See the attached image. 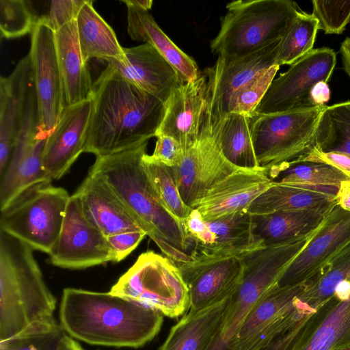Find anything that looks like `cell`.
<instances>
[{
    "mask_svg": "<svg viewBox=\"0 0 350 350\" xmlns=\"http://www.w3.org/2000/svg\"><path fill=\"white\" fill-rule=\"evenodd\" d=\"M127 7V32L133 40L152 46L178 72L183 83L200 75L196 61L186 54L163 32L151 14L145 10Z\"/></svg>",
    "mask_w": 350,
    "mask_h": 350,
    "instance_id": "obj_27",
    "label": "cell"
},
{
    "mask_svg": "<svg viewBox=\"0 0 350 350\" xmlns=\"http://www.w3.org/2000/svg\"><path fill=\"white\" fill-rule=\"evenodd\" d=\"M305 161L331 165L342 171L350 181V154L341 152H322L314 148Z\"/></svg>",
    "mask_w": 350,
    "mask_h": 350,
    "instance_id": "obj_45",
    "label": "cell"
},
{
    "mask_svg": "<svg viewBox=\"0 0 350 350\" xmlns=\"http://www.w3.org/2000/svg\"><path fill=\"white\" fill-rule=\"evenodd\" d=\"M92 107V99L64 107L44 149L43 168L48 183L64 176L84 152Z\"/></svg>",
    "mask_w": 350,
    "mask_h": 350,
    "instance_id": "obj_18",
    "label": "cell"
},
{
    "mask_svg": "<svg viewBox=\"0 0 350 350\" xmlns=\"http://www.w3.org/2000/svg\"><path fill=\"white\" fill-rule=\"evenodd\" d=\"M206 222L211 232L213 243L208 252H204L241 256L264 245L255 239L252 217L246 211Z\"/></svg>",
    "mask_w": 350,
    "mask_h": 350,
    "instance_id": "obj_32",
    "label": "cell"
},
{
    "mask_svg": "<svg viewBox=\"0 0 350 350\" xmlns=\"http://www.w3.org/2000/svg\"><path fill=\"white\" fill-rule=\"evenodd\" d=\"M350 282V243L341 250L318 276L304 284L300 302L314 312L333 296L336 287L342 282Z\"/></svg>",
    "mask_w": 350,
    "mask_h": 350,
    "instance_id": "obj_35",
    "label": "cell"
},
{
    "mask_svg": "<svg viewBox=\"0 0 350 350\" xmlns=\"http://www.w3.org/2000/svg\"><path fill=\"white\" fill-rule=\"evenodd\" d=\"M76 24L81 53L86 64L92 58L122 63L126 60L124 48L114 31L94 8L92 1L88 0L82 7Z\"/></svg>",
    "mask_w": 350,
    "mask_h": 350,
    "instance_id": "obj_30",
    "label": "cell"
},
{
    "mask_svg": "<svg viewBox=\"0 0 350 350\" xmlns=\"http://www.w3.org/2000/svg\"><path fill=\"white\" fill-rule=\"evenodd\" d=\"M142 163L162 204L171 214L184 223L193 208L183 201L171 167L153 159L147 153L143 156Z\"/></svg>",
    "mask_w": 350,
    "mask_h": 350,
    "instance_id": "obj_36",
    "label": "cell"
},
{
    "mask_svg": "<svg viewBox=\"0 0 350 350\" xmlns=\"http://www.w3.org/2000/svg\"><path fill=\"white\" fill-rule=\"evenodd\" d=\"M92 107L84 152L101 157L155 137L164 103L107 65L94 83Z\"/></svg>",
    "mask_w": 350,
    "mask_h": 350,
    "instance_id": "obj_1",
    "label": "cell"
},
{
    "mask_svg": "<svg viewBox=\"0 0 350 350\" xmlns=\"http://www.w3.org/2000/svg\"><path fill=\"white\" fill-rule=\"evenodd\" d=\"M189 291V310H198L228 299L241 284V256L194 252L191 260L176 264Z\"/></svg>",
    "mask_w": 350,
    "mask_h": 350,
    "instance_id": "obj_14",
    "label": "cell"
},
{
    "mask_svg": "<svg viewBox=\"0 0 350 350\" xmlns=\"http://www.w3.org/2000/svg\"><path fill=\"white\" fill-rule=\"evenodd\" d=\"M80 350H84V349L82 348V349H81Z\"/></svg>",
    "mask_w": 350,
    "mask_h": 350,
    "instance_id": "obj_51",
    "label": "cell"
},
{
    "mask_svg": "<svg viewBox=\"0 0 350 350\" xmlns=\"http://www.w3.org/2000/svg\"><path fill=\"white\" fill-rule=\"evenodd\" d=\"M148 143L96 157L89 172L111 187L164 256L176 264L187 262L192 258L194 243L185 224L162 204L148 178L142 163Z\"/></svg>",
    "mask_w": 350,
    "mask_h": 350,
    "instance_id": "obj_2",
    "label": "cell"
},
{
    "mask_svg": "<svg viewBox=\"0 0 350 350\" xmlns=\"http://www.w3.org/2000/svg\"><path fill=\"white\" fill-rule=\"evenodd\" d=\"M350 348V297L334 295L308 319L290 350H342Z\"/></svg>",
    "mask_w": 350,
    "mask_h": 350,
    "instance_id": "obj_23",
    "label": "cell"
},
{
    "mask_svg": "<svg viewBox=\"0 0 350 350\" xmlns=\"http://www.w3.org/2000/svg\"><path fill=\"white\" fill-rule=\"evenodd\" d=\"M126 60H107L124 79L165 103L172 91L184 83L176 70L152 46L143 44L124 48Z\"/></svg>",
    "mask_w": 350,
    "mask_h": 350,
    "instance_id": "obj_21",
    "label": "cell"
},
{
    "mask_svg": "<svg viewBox=\"0 0 350 350\" xmlns=\"http://www.w3.org/2000/svg\"><path fill=\"white\" fill-rule=\"evenodd\" d=\"M88 0H53L49 2L47 12L40 17V21L54 32L75 21Z\"/></svg>",
    "mask_w": 350,
    "mask_h": 350,
    "instance_id": "obj_42",
    "label": "cell"
},
{
    "mask_svg": "<svg viewBox=\"0 0 350 350\" xmlns=\"http://www.w3.org/2000/svg\"><path fill=\"white\" fill-rule=\"evenodd\" d=\"M337 204L318 208L252 215L253 234L264 245L299 237L316 230Z\"/></svg>",
    "mask_w": 350,
    "mask_h": 350,
    "instance_id": "obj_26",
    "label": "cell"
},
{
    "mask_svg": "<svg viewBox=\"0 0 350 350\" xmlns=\"http://www.w3.org/2000/svg\"><path fill=\"white\" fill-rule=\"evenodd\" d=\"M70 197L51 183L38 185L1 211L0 229L49 254L61 232Z\"/></svg>",
    "mask_w": 350,
    "mask_h": 350,
    "instance_id": "obj_8",
    "label": "cell"
},
{
    "mask_svg": "<svg viewBox=\"0 0 350 350\" xmlns=\"http://www.w3.org/2000/svg\"><path fill=\"white\" fill-rule=\"evenodd\" d=\"M314 149L350 154V100L325 107L317 125Z\"/></svg>",
    "mask_w": 350,
    "mask_h": 350,
    "instance_id": "obj_34",
    "label": "cell"
},
{
    "mask_svg": "<svg viewBox=\"0 0 350 350\" xmlns=\"http://www.w3.org/2000/svg\"><path fill=\"white\" fill-rule=\"evenodd\" d=\"M32 85L29 54L8 77H0V175L5 171L23 123Z\"/></svg>",
    "mask_w": 350,
    "mask_h": 350,
    "instance_id": "obj_22",
    "label": "cell"
},
{
    "mask_svg": "<svg viewBox=\"0 0 350 350\" xmlns=\"http://www.w3.org/2000/svg\"><path fill=\"white\" fill-rule=\"evenodd\" d=\"M156 137L155 147L150 157L170 167L177 166L183 154L180 144L169 136L158 135Z\"/></svg>",
    "mask_w": 350,
    "mask_h": 350,
    "instance_id": "obj_44",
    "label": "cell"
},
{
    "mask_svg": "<svg viewBox=\"0 0 350 350\" xmlns=\"http://www.w3.org/2000/svg\"><path fill=\"white\" fill-rule=\"evenodd\" d=\"M49 135L40 127L33 85L8 164L0 175V211L8 208L28 191L49 183L43 168V153Z\"/></svg>",
    "mask_w": 350,
    "mask_h": 350,
    "instance_id": "obj_9",
    "label": "cell"
},
{
    "mask_svg": "<svg viewBox=\"0 0 350 350\" xmlns=\"http://www.w3.org/2000/svg\"><path fill=\"white\" fill-rule=\"evenodd\" d=\"M226 9L210 42L217 56H243L281 40L301 11L291 0H237Z\"/></svg>",
    "mask_w": 350,
    "mask_h": 350,
    "instance_id": "obj_5",
    "label": "cell"
},
{
    "mask_svg": "<svg viewBox=\"0 0 350 350\" xmlns=\"http://www.w3.org/2000/svg\"><path fill=\"white\" fill-rule=\"evenodd\" d=\"M171 169L183 201L194 208L215 184L241 168L224 157L209 131L202 130L198 143Z\"/></svg>",
    "mask_w": 350,
    "mask_h": 350,
    "instance_id": "obj_16",
    "label": "cell"
},
{
    "mask_svg": "<svg viewBox=\"0 0 350 350\" xmlns=\"http://www.w3.org/2000/svg\"><path fill=\"white\" fill-rule=\"evenodd\" d=\"M55 266L83 269L113 262L107 238L86 218L78 196H70L62 228L49 254Z\"/></svg>",
    "mask_w": 350,
    "mask_h": 350,
    "instance_id": "obj_13",
    "label": "cell"
},
{
    "mask_svg": "<svg viewBox=\"0 0 350 350\" xmlns=\"http://www.w3.org/2000/svg\"><path fill=\"white\" fill-rule=\"evenodd\" d=\"M338 188H317L273 184L246 209L252 215L318 208L337 204Z\"/></svg>",
    "mask_w": 350,
    "mask_h": 350,
    "instance_id": "obj_29",
    "label": "cell"
},
{
    "mask_svg": "<svg viewBox=\"0 0 350 350\" xmlns=\"http://www.w3.org/2000/svg\"><path fill=\"white\" fill-rule=\"evenodd\" d=\"M281 40L240 57L218 56L204 71L206 106L201 130H209L228 113L233 94L265 70L275 64Z\"/></svg>",
    "mask_w": 350,
    "mask_h": 350,
    "instance_id": "obj_12",
    "label": "cell"
},
{
    "mask_svg": "<svg viewBox=\"0 0 350 350\" xmlns=\"http://www.w3.org/2000/svg\"><path fill=\"white\" fill-rule=\"evenodd\" d=\"M349 180L342 171L331 165L305 161L286 170L273 182L297 187L338 189Z\"/></svg>",
    "mask_w": 350,
    "mask_h": 350,
    "instance_id": "obj_37",
    "label": "cell"
},
{
    "mask_svg": "<svg viewBox=\"0 0 350 350\" xmlns=\"http://www.w3.org/2000/svg\"><path fill=\"white\" fill-rule=\"evenodd\" d=\"M33 250L0 229V340L34 321L53 317L56 299Z\"/></svg>",
    "mask_w": 350,
    "mask_h": 350,
    "instance_id": "obj_4",
    "label": "cell"
},
{
    "mask_svg": "<svg viewBox=\"0 0 350 350\" xmlns=\"http://www.w3.org/2000/svg\"><path fill=\"white\" fill-rule=\"evenodd\" d=\"M336 63V55L332 49H312L272 81L254 115L318 107L312 100V91L319 83L328 82Z\"/></svg>",
    "mask_w": 350,
    "mask_h": 350,
    "instance_id": "obj_11",
    "label": "cell"
},
{
    "mask_svg": "<svg viewBox=\"0 0 350 350\" xmlns=\"http://www.w3.org/2000/svg\"><path fill=\"white\" fill-rule=\"evenodd\" d=\"M318 30L312 14L301 11L281 39L275 64L291 65L312 51Z\"/></svg>",
    "mask_w": 350,
    "mask_h": 350,
    "instance_id": "obj_38",
    "label": "cell"
},
{
    "mask_svg": "<svg viewBox=\"0 0 350 350\" xmlns=\"http://www.w3.org/2000/svg\"><path fill=\"white\" fill-rule=\"evenodd\" d=\"M121 2L126 5H131L147 11L152 8L153 1L152 0H124Z\"/></svg>",
    "mask_w": 350,
    "mask_h": 350,
    "instance_id": "obj_49",
    "label": "cell"
},
{
    "mask_svg": "<svg viewBox=\"0 0 350 350\" xmlns=\"http://www.w3.org/2000/svg\"><path fill=\"white\" fill-rule=\"evenodd\" d=\"M342 350H350V348H349V349H342Z\"/></svg>",
    "mask_w": 350,
    "mask_h": 350,
    "instance_id": "obj_50",
    "label": "cell"
},
{
    "mask_svg": "<svg viewBox=\"0 0 350 350\" xmlns=\"http://www.w3.org/2000/svg\"><path fill=\"white\" fill-rule=\"evenodd\" d=\"M37 20L31 1L0 0L1 38L12 39L31 33Z\"/></svg>",
    "mask_w": 350,
    "mask_h": 350,
    "instance_id": "obj_39",
    "label": "cell"
},
{
    "mask_svg": "<svg viewBox=\"0 0 350 350\" xmlns=\"http://www.w3.org/2000/svg\"><path fill=\"white\" fill-rule=\"evenodd\" d=\"M337 204L344 210L350 211V181L340 186L338 189Z\"/></svg>",
    "mask_w": 350,
    "mask_h": 350,
    "instance_id": "obj_47",
    "label": "cell"
},
{
    "mask_svg": "<svg viewBox=\"0 0 350 350\" xmlns=\"http://www.w3.org/2000/svg\"><path fill=\"white\" fill-rule=\"evenodd\" d=\"M54 317L34 321L16 334L0 340V350H80Z\"/></svg>",
    "mask_w": 350,
    "mask_h": 350,
    "instance_id": "obj_33",
    "label": "cell"
},
{
    "mask_svg": "<svg viewBox=\"0 0 350 350\" xmlns=\"http://www.w3.org/2000/svg\"><path fill=\"white\" fill-rule=\"evenodd\" d=\"M206 81L204 73H200L172 91L164 103V115L155 137H171L183 152L198 143L205 111Z\"/></svg>",
    "mask_w": 350,
    "mask_h": 350,
    "instance_id": "obj_19",
    "label": "cell"
},
{
    "mask_svg": "<svg viewBox=\"0 0 350 350\" xmlns=\"http://www.w3.org/2000/svg\"><path fill=\"white\" fill-rule=\"evenodd\" d=\"M304 284L267 291L239 327L229 350H258L288 332L313 312L299 301Z\"/></svg>",
    "mask_w": 350,
    "mask_h": 350,
    "instance_id": "obj_10",
    "label": "cell"
},
{
    "mask_svg": "<svg viewBox=\"0 0 350 350\" xmlns=\"http://www.w3.org/2000/svg\"><path fill=\"white\" fill-rule=\"evenodd\" d=\"M349 243L350 211L337 204L312 240L286 269L277 286L302 284L319 275Z\"/></svg>",
    "mask_w": 350,
    "mask_h": 350,
    "instance_id": "obj_17",
    "label": "cell"
},
{
    "mask_svg": "<svg viewBox=\"0 0 350 350\" xmlns=\"http://www.w3.org/2000/svg\"><path fill=\"white\" fill-rule=\"evenodd\" d=\"M273 183L263 168H241L215 184L194 208L205 221L246 211Z\"/></svg>",
    "mask_w": 350,
    "mask_h": 350,
    "instance_id": "obj_20",
    "label": "cell"
},
{
    "mask_svg": "<svg viewBox=\"0 0 350 350\" xmlns=\"http://www.w3.org/2000/svg\"><path fill=\"white\" fill-rule=\"evenodd\" d=\"M146 236L144 231H131L107 237L113 254V262H117L124 259Z\"/></svg>",
    "mask_w": 350,
    "mask_h": 350,
    "instance_id": "obj_43",
    "label": "cell"
},
{
    "mask_svg": "<svg viewBox=\"0 0 350 350\" xmlns=\"http://www.w3.org/2000/svg\"><path fill=\"white\" fill-rule=\"evenodd\" d=\"M279 68L280 66H273L265 70L238 90L230 100L228 113L234 112L253 117Z\"/></svg>",
    "mask_w": 350,
    "mask_h": 350,
    "instance_id": "obj_40",
    "label": "cell"
},
{
    "mask_svg": "<svg viewBox=\"0 0 350 350\" xmlns=\"http://www.w3.org/2000/svg\"><path fill=\"white\" fill-rule=\"evenodd\" d=\"M109 292L170 318L181 316L190 307L189 288L179 268L153 251L141 254Z\"/></svg>",
    "mask_w": 350,
    "mask_h": 350,
    "instance_id": "obj_7",
    "label": "cell"
},
{
    "mask_svg": "<svg viewBox=\"0 0 350 350\" xmlns=\"http://www.w3.org/2000/svg\"><path fill=\"white\" fill-rule=\"evenodd\" d=\"M340 52L343 69L350 79V38H347L341 43Z\"/></svg>",
    "mask_w": 350,
    "mask_h": 350,
    "instance_id": "obj_48",
    "label": "cell"
},
{
    "mask_svg": "<svg viewBox=\"0 0 350 350\" xmlns=\"http://www.w3.org/2000/svg\"><path fill=\"white\" fill-rule=\"evenodd\" d=\"M64 107L92 99L94 83L79 44L76 20L55 32Z\"/></svg>",
    "mask_w": 350,
    "mask_h": 350,
    "instance_id": "obj_25",
    "label": "cell"
},
{
    "mask_svg": "<svg viewBox=\"0 0 350 350\" xmlns=\"http://www.w3.org/2000/svg\"><path fill=\"white\" fill-rule=\"evenodd\" d=\"M312 3V16L318 29L328 34H340L350 22V0L317 1Z\"/></svg>",
    "mask_w": 350,
    "mask_h": 350,
    "instance_id": "obj_41",
    "label": "cell"
},
{
    "mask_svg": "<svg viewBox=\"0 0 350 350\" xmlns=\"http://www.w3.org/2000/svg\"><path fill=\"white\" fill-rule=\"evenodd\" d=\"M325 106L251 118L257 161L273 180L304 162L315 148L317 125Z\"/></svg>",
    "mask_w": 350,
    "mask_h": 350,
    "instance_id": "obj_6",
    "label": "cell"
},
{
    "mask_svg": "<svg viewBox=\"0 0 350 350\" xmlns=\"http://www.w3.org/2000/svg\"><path fill=\"white\" fill-rule=\"evenodd\" d=\"M208 131L231 163L239 168H261L252 138L250 117L230 112Z\"/></svg>",
    "mask_w": 350,
    "mask_h": 350,
    "instance_id": "obj_31",
    "label": "cell"
},
{
    "mask_svg": "<svg viewBox=\"0 0 350 350\" xmlns=\"http://www.w3.org/2000/svg\"><path fill=\"white\" fill-rule=\"evenodd\" d=\"M75 193L88 220L106 237L131 231H143L111 187L88 172Z\"/></svg>",
    "mask_w": 350,
    "mask_h": 350,
    "instance_id": "obj_24",
    "label": "cell"
},
{
    "mask_svg": "<svg viewBox=\"0 0 350 350\" xmlns=\"http://www.w3.org/2000/svg\"><path fill=\"white\" fill-rule=\"evenodd\" d=\"M160 312L110 292L66 288L60 325L72 338L92 345L139 348L161 329Z\"/></svg>",
    "mask_w": 350,
    "mask_h": 350,
    "instance_id": "obj_3",
    "label": "cell"
},
{
    "mask_svg": "<svg viewBox=\"0 0 350 350\" xmlns=\"http://www.w3.org/2000/svg\"><path fill=\"white\" fill-rule=\"evenodd\" d=\"M228 299L189 310L172 327L160 350H208L220 330Z\"/></svg>",
    "mask_w": 350,
    "mask_h": 350,
    "instance_id": "obj_28",
    "label": "cell"
},
{
    "mask_svg": "<svg viewBox=\"0 0 350 350\" xmlns=\"http://www.w3.org/2000/svg\"><path fill=\"white\" fill-rule=\"evenodd\" d=\"M310 315L301 320L291 329L275 339L269 345L258 350H290L300 335L306 322Z\"/></svg>",
    "mask_w": 350,
    "mask_h": 350,
    "instance_id": "obj_46",
    "label": "cell"
},
{
    "mask_svg": "<svg viewBox=\"0 0 350 350\" xmlns=\"http://www.w3.org/2000/svg\"><path fill=\"white\" fill-rule=\"evenodd\" d=\"M29 55L40 129L49 135L64 109L63 89L55 32L37 21L31 33Z\"/></svg>",
    "mask_w": 350,
    "mask_h": 350,
    "instance_id": "obj_15",
    "label": "cell"
}]
</instances>
